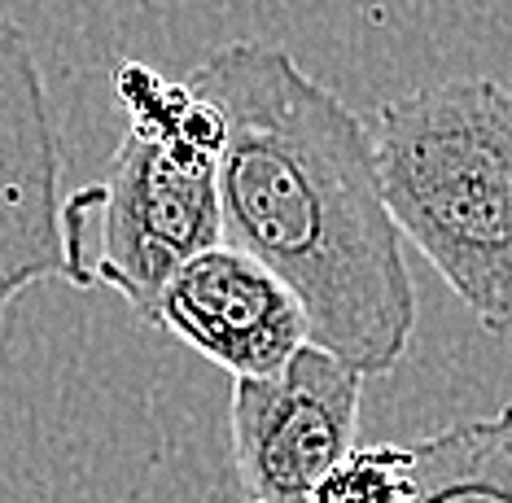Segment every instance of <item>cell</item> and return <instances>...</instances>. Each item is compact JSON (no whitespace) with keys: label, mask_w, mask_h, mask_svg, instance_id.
I'll return each instance as SVG.
<instances>
[{"label":"cell","mask_w":512,"mask_h":503,"mask_svg":"<svg viewBox=\"0 0 512 503\" xmlns=\"http://www.w3.org/2000/svg\"><path fill=\"white\" fill-rule=\"evenodd\" d=\"M184 84L224 123V245L298 298L311 346L359 377L394 372L416 329V285L381 202L368 123L259 40L219 44Z\"/></svg>","instance_id":"cell-1"},{"label":"cell","mask_w":512,"mask_h":503,"mask_svg":"<svg viewBox=\"0 0 512 503\" xmlns=\"http://www.w3.org/2000/svg\"><path fill=\"white\" fill-rule=\"evenodd\" d=\"M119 97L132 123L110 171L62 193V280L110 289L154 324L171 276L224 241L215 184L224 123L189 84H167L141 62L119 70Z\"/></svg>","instance_id":"cell-2"},{"label":"cell","mask_w":512,"mask_h":503,"mask_svg":"<svg viewBox=\"0 0 512 503\" xmlns=\"http://www.w3.org/2000/svg\"><path fill=\"white\" fill-rule=\"evenodd\" d=\"M381 202L473 311L512 333V88L447 79L377 105L368 123Z\"/></svg>","instance_id":"cell-3"},{"label":"cell","mask_w":512,"mask_h":503,"mask_svg":"<svg viewBox=\"0 0 512 503\" xmlns=\"http://www.w3.org/2000/svg\"><path fill=\"white\" fill-rule=\"evenodd\" d=\"M364 377L320 346H302L272 377L232 381V464L246 503H307L355 447Z\"/></svg>","instance_id":"cell-4"},{"label":"cell","mask_w":512,"mask_h":503,"mask_svg":"<svg viewBox=\"0 0 512 503\" xmlns=\"http://www.w3.org/2000/svg\"><path fill=\"white\" fill-rule=\"evenodd\" d=\"M62 136L22 27L0 18V311L40 280H62Z\"/></svg>","instance_id":"cell-5"},{"label":"cell","mask_w":512,"mask_h":503,"mask_svg":"<svg viewBox=\"0 0 512 503\" xmlns=\"http://www.w3.org/2000/svg\"><path fill=\"white\" fill-rule=\"evenodd\" d=\"M154 324L237 377H272L307 346L298 298L237 245H211L162 289Z\"/></svg>","instance_id":"cell-6"},{"label":"cell","mask_w":512,"mask_h":503,"mask_svg":"<svg viewBox=\"0 0 512 503\" xmlns=\"http://www.w3.org/2000/svg\"><path fill=\"white\" fill-rule=\"evenodd\" d=\"M412 503H512V403L412 442Z\"/></svg>","instance_id":"cell-7"},{"label":"cell","mask_w":512,"mask_h":503,"mask_svg":"<svg viewBox=\"0 0 512 503\" xmlns=\"http://www.w3.org/2000/svg\"><path fill=\"white\" fill-rule=\"evenodd\" d=\"M416 464L412 447H351L316 482L307 503H412Z\"/></svg>","instance_id":"cell-8"}]
</instances>
